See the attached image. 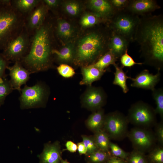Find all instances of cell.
<instances>
[{
	"label": "cell",
	"instance_id": "cell-12",
	"mask_svg": "<svg viewBox=\"0 0 163 163\" xmlns=\"http://www.w3.org/2000/svg\"><path fill=\"white\" fill-rule=\"evenodd\" d=\"M48 8L41 0L26 17L25 28L30 35L40 27L45 21Z\"/></svg>",
	"mask_w": 163,
	"mask_h": 163
},
{
	"label": "cell",
	"instance_id": "cell-25",
	"mask_svg": "<svg viewBox=\"0 0 163 163\" xmlns=\"http://www.w3.org/2000/svg\"><path fill=\"white\" fill-rule=\"evenodd\" d=\"M117 60V59L111 52L108 50L91 65L101 71L106 72L110 66L113 65Z\"/></svg>",
	"mask_w": 163,
	"mask_h": 163
},
{
	"label": "cell",
	"instance_id": "cell-16",
	"mask_svg": "<svg viewBox=\"0 0 163 163\" xmlns=\"http://www.w3.org/2000/svg\"><path fill=\"white\" fill-rule=\"evenodd\" d=\"M160 8L156 0H129L126 8L139 16L150 14Z\"/></svg>",
	"mask_w": 163,
	"mask_h": 163
},
{
	"label": "cell",
	"instance_id": "cell-41",
	"mask_svg": "<svg viewBox=\"0 0 163 163\" xmlns=\"http://www.w3.org/2000/svg\"><path fill=\"white\" fill-rule=\"evenodd\" d=\"M43 2L48 8L53 9L57 8L60 4V1L58 0H43Z\"/></svg>",
	"mask_w": 163,
	"mask_h": 163
},
{
	"label": "cell",
	"instance_id": "cell-3",
	"mask_svg": "<svg viewBox=\"0 0 163 163\" xmlns=\"http://www.w3.org/2000/svg\"><path fill=\"white\" fill-rule=\"evenodd\" d=\"M112 33L107 26L85 34L74 43L73 63L76 66H86L94 64L108 50Z\"/></svg>",
	"mask_w": 163,
	"mask_h": 163
},
{
	"label": "cell",
	"instance_id": "cell-27",
	"mask_svg": "<svg viewBox=\"0 0 163 163\" xmlns=\"http://www.w3.org/2000/svg\"><path fill=\"white\" fill-rule=\"evenodd\" d=\"M112 156L110 152L98 149L91 154L86 155V160L88 163H105Z\"/></svg>",
	"mask_w": 163,
	"mask_h": 163
},
{
	"label": "cell",
	"instance_id": "cell-13",
	"mask_svg": "<svg viewBox=\"0 0 163 163\" xmlns=\"http://www.w3.org/2000/svg\"><path fill=\"white\" fill-rule=\"evenodd\" d=\"M7 69L9 72V81L14 90H17L20 93L21 86L26 84L31 73L22 66L20 61L14 62L13 66H9Z\"/></svg>",
	"mask_w": 163,
	"mask_h": 163
},
{
	"label": "cell",
	"instance_id": "cell-21",
	"mask_svg": "<svg viewBox=\"0 0 163 163\" xmlns=\"http://www.w3.org/2000/svg\"><path fill=\"white\" fill-rule=\"evenodd\" d=\"M81 70L82 78L79 84L88 86L92 85L94 82L99 80L105 72L92 65L81 67Z\"/></svg>",
	"mask_w": 163,
	"mask_h": 163
},
{
	"label": "cell",
	"instance_id": "cell-15",
	"mask_svg": "<svg viewBox=\"0 0 163 163\" xmlns=\"http://www.w3.org/2000/svg\"><path fill=\"white\" fill-rule=\"evenodd\" d=\"M88 6L92 13L105 22L110 19L116 11L110 0H91L89 1Z\"/></svg>",
	"mask_w": 163,
	"mask_h": 163
},
{
	"label": "cell",
	"instance_id": "cell-1",
	"mask_svg": "<svg viewBox=\"0 0 163 163\" xmlns=\"http://www.w3.org/2000/svg\"><path fill=\"white\" fill-rule=\"evenodd\" d=\"M134 41L140 47L143 64L158 71L163 67V17L151 14L141 16Z\"/></svg>",
	"mask_w": 163,
	"mask_h": 163
},
{
	"label": "cell",
	"instance_id": "cell-24",
	"mask_svg": "<svg viewBox=\"0 0 163 163\" xmlns=\"http://www.w3.org/2000/svg\"><path fill=\"white\" fill-rule=\"evenodd\" d=\"M115 68V72L114 73V78L113 84L120 86L122 89L124 93H127L129 89L126 83L128 79H129L130 77L128 76L123 70V68L119 66L116 63L113 65Z\"/></svg>",
	"mask_w": 163,
	"mask_h": 163
},
{
	"label": "cell",
	"instance_id": "cell-30",
	"mask_svg": "<svg viewBox=\"0 0 163 163\" xmlns=\"http://www.w3.org/2000/svg\"><path fill=\"white\" fill-rule=\"evenodd\" d=\"M146 155L149 163H163V146L156 145Z\"/></svg>",
	"mask_w": 163,
	"mask_h": 163
},
{
	"label": "cell",
	"instance_id": "cell-34",
	"mask_svg": "<svg viewBox=\"0 0 163 163\" xmlns=\"http://www.w3.org/2000/svg\"><path fill=\"white\" fill-rule=\"evenodd\" d=\"M82 142L87 151L86 155H88L99 149L95 142L93 136H82Z\"/></svg>",
	"mask_w": 163,
	"mask_h": 163
},
{
	"label": "cell",
	"instance_id": "cell-18",
	"mask_svg": "<svg viewBox=\"0 0 163 163\" xmlns=\"http://www.w3.org/2000/svg\"><path fill=\"white\" fill-rule=\"evenodd\" d=\"M59 142L45 145L40 157L41 163H60L62 159Z\"/></svg>",
	"mask_w": 163,
	"mask_h": 163
},
{
	"label": "cell",
	"instance_id": "cell-40",
	"mask_svg": "<svg viewBox=\"0 0 163 163\" xmlns=\"http://www.w3.org/2000/svg\"><path fill=\"white\" fill-rule=\"evenodd\" d=\"M112 6L116 10L125 9L127 6L129 0H110Z\"/></svg>",
	"mask_w": 163,
	"mask_h": 163
},
{
	"label": "cell",
	"instance_id": "cell-29",
	"mask_svg": "<svg viewBox=\"0 0 163 163\" xmlns=\"http://www.w3.org/2000/svg\"><path fill=\"white\" fill-rule=\"evenodd\" d=\"M102 22H105L92 12L85 14L80 21L81 25L84 28L92 27Z\"/></svg>",
	"mask_w": 163,
	"mask_h": 163
},
{
	"label": "cell",
	"instance_id": "cell-9",
	"mask_svg": "<svg viewBox=\"0 0 163 163\" xmlns=\"http://www.w3.org/2000/svg\"><path fill=\"white\" fill-rule=\"evenodd\" d=\"M30 35L24 27L18 35L8 43L2 54L11 62L20 61L28 51Z\"/></svg>",
	"mask_w": 163,
	"mask_h": 163
},
{
	"label": "cell",
	"instance_id": "cell-6",
	"mask_svg": "<svg viewBox=\"0 0 163 163\" xmlns=\"http://www.w3.org/2000/svg\"><path fill=\"white\" fill-rule=\"evenodd\" d=\"M19 97L20 107L23 109L44 107L50 94L49 88L42 81H38L34 85H25L21 89Z\"/></svg>",
	"mask_w": 163,
	"mask_h": 163
},
{
	"label": "cell",
	"instance_id": "cell-2",
	"mask_svg": "<svg viewBox=\"0 0 163 163\" xmlns=\"http://www.w3.org/2000/svg\"><path fill=\"white\" fill-rule=\"evenodd\" d=\"M54 28L51 23L45 21L32 34L28 51L20 61L31 74L46 71L53 67Z\"/></svg>",
	"mask_w": 163,
	"mask_h": 163
},
{
	"label": "cell",
	"instance_id": "cell-43",
	"mask_svg": "<svg viewBox=\"0 0 163 163\" xmlns=\"http://www.w3.org/2000/svg\"><path fill=\"white\" fill-rule=\"evenodd\" d=\"M105 163H127L126 161L123 159L111 156Z\"/></svg>",
	"mask_w": 163,
	"mask_h": 163
},
{
	"label": "cell",
	"instance_id": "cell-28",
	"mask_svg": "<svg viewBox=\"0 0 163 163\" xmlns=\"http://www.w3.org/2000/svg\"><path fill=\"white\" fill-rule=\"evenodd\" d=\"M152 96L155 101L156 107L155 109L156 114L159 115L161 121L163 119V89L155 88L152 91Z\"/></svg>",
	"mask_w": 163,
	"mask_h": 163
},
{
	"label": "cell",
	"instance_id": "cell-17",
	"mask_svg": "<svg viewBox=\"0 0 163 163\" xmlns=\"http://www.w3.org/2000/svg\"><path fill=\"white\" fill-rule=\"evenodd\" d=\"M55 32L57 37L65 45L72 42L75 35V29L70 23L62 18L56 20Z\"/></svg>",
	"mask_w": 163,
	"mask_h": 163
},
{
	"label": "cell",
	"instance_id": "cell-20",
	"mask_svg": "<svg viewBox=\"0 0 163 163\" xmlns=\"http://www.w3.org/2000/svg\"><path fill=\"white\" fill-rule=\"evenodd\" d=\"M129 43L123 37L112 33L109 40L108 49L118 59L128 50Z\"/></svg>",
	"mask_w": 163,
	"mask_h": 163
},
{
	"label": "cell",
	"instance_id": "cell-37",
	"mask_svg": "<svg viewBox=\"0 0 163 163\" xmlns=\"http://www.w3.org/2000/svg\"><path fill=\"white\" fill-rule=\"evenodd\" d=\"M128 50L120 58L121 67H131L135 65H142L143 63L136 62L133 58L128 53Z\"/></svg>",
	"mask_w": 163,
	"mask_h": 163
},
{
	"label": "cell",
	"instance_id": "cell-5",
	"mask_svg": "<svg viewBox=\"0 0 163 163\" xmlns=\"http://www.w3.org/2000/svg\"><path fill=\"white\" fill-rule=\"evenodd\" d=\"M140 21L139 16L125 8L116 10L107 22V26L112 33L123 37L130 43L134 41Z\"/></svg>",
	"mask_w": 163,
	"mask_h": 163
},
{
	"label": "cell",
	"instance_id": "cell-46",
	"mask_svg": "<svg viewBox=\"0 0 163 163\" xmlns=\"http://www.w3.org/2000/svg\"><path fill=\"white\" fill-rule=\"evenodd\" d=\"M87 163H88V162H87Z\"/></svg>",
	"mask_w": 163,
	"mask_h": 163
},
{
	"label": "cell",
	"instance_id": "cell-11",
	"mask_svg": "<svg viewBox=\"0 0 163 163\" xmlns=\"http://www.w3.org/2000/svg\"><path fill=\"white\" fill-rule=\"evenodd\" d=\"M107 99L106 94L103 88L92 85L88 86L81 98L82 106L93 112L102 108Z\"/></svg>",
	"mask_w": 163,
	"mask_h": 163
},
{
	"label": "cell",
	"instance_id": "cell-38",
	"mask_svg": "<svg viewBox=\"0 0 163 163\" xmlns=\"http://www.w3.org/2000/svg\"><path fill=\"white\" fill-rule=\"evenodd\" d=\"M155 126V135L157 142L158 145L163 146V121L158 123Z\"/></svg>",
	"mask_w": 163,
	"mask_h": 163
},
{
	"label": "cell",
	"instance_id": "cell-22",
	"mask_svg": "<svg viewBox=\"0 0 163 163\" xmlns=\"http://www.w3.org/2000/svg\"><path fill=\"white\" fill-rule=\"evenodd\" d=\"M105 115L102 108L94 111L86 120L87 126L94 133L102 129Z\"/></svg>",
	"mask_w": 163,
	"mask_h": 163
},
{
	"label": "cell",
	"instance_id": "cell-35",
	"mask_svg": "<svg viewBox=\"0 0 163 163\" xmlns=\"http://www.w3.org/2000/svg\"><path fill=\"white\" fill-rule=\"evenodd\" d=\"M109 149L113 156L120 158L125 160L128 158L129 153L125 152L117 145L110 142Z\"/></svg>",
	"mask_w": 163,
	"mask_h": 163
},
{
	"label": "cell",
	"instance_id": "cell-31",
	"mask_svg": "<svg viewBox=\"0 0 163 163\" xmlns=\"http://www.w3.org/2000/svg\"><path fill=\"white\" fill-rule=\"evenodd\" d=\"M63 7L65 12L69 15L75 17L80 13L82 6L80 3L75 1H69L64 2Z\"/></svg>",
	"mask_w": 163,
	"mask_h": 163
},
{
	"label": "cell",
	"instance_id": "cell-32",
	"mask_svg": "<svg viewBox=\"0 0 163 163\" xmlns=\"http://www.w3.org/2000/svg\"><path fill=\"white\" fill-rule=\"evenodd\" d=\"M14 90L9 80L4 78L0 79V106L6 97Z\"/></svg>",
	"mask_w": 163,
	"mask_h": 163
},
{
	"label": "cell",
	"instance_id": "cell-19",
	"mask_svg": "<svg viewBox=\"0 0 163 163\" xmlns=\"http://www.w3.org/2000/svg\"><path fill=\"white\" fill-rule=\"evenodd\" d=\"M53 61L59 64L73 63L74 56V43L71 42L65 45L59 49L52 50Z\"/></svg>",
	"mask_w": 163,
	"mask_h": 163
},
{
	"label": "cell",
	"instance_id": "cell-26",
	"mask_svg": "<svg viewBox=\"0 0 163 163\" xmlns=\"http://www.w3.org/2000/svg\"><path fill=\"white\" fill-rule=\"evenodd\" d=\"M96 144L99 149L109 152L110 137L103 129L94 133L93 136Z\"/></svg>",
	"mask_w": 163,
	"mask_h": 163
},
{
	"label": "cell",
	"instance_id": "cell-23",
	"mask_svg": "<svg viewBox=\"0 0 163 163\" xmlns=\"http://www.w3.org/2000/svg\"><path fill=\"white\" fill-rule=\"evenodd\" d=\"M40 0H12L11 5L18 11L25 16L41 2Z\"/></svg>",
	"mask_w": 163,
	"mask_h": 163
},
{
	"label": "cell",
	"instance_id": "cell-36",
	"mask_svg": "<svg viewBox=\"0 0 163 163\" xmlns=\"http://www.w3.org/2000/svg\"><path fill=\"white\" fill-rule=\"evenodd\" d=\"M59 74L62 77L68 78L72 77L75 74L74 69L66 64H60L56 68Z\"/></svg>",
	"mask_w": 163,
	"mask_h": 163
},
{
	"label": "cell",
	"instance_id": "cell-45",
	"mask_svg": "<svg viewBox=\"0 0 163 163\" xmlns=\"http://www.w3.org/2000/svg\"><path fill=\"white\" fill-rule=\"evenodd\" d=\"M60 163H70L67 161L66 160H64L62 159V160Z\"/></svg>",
	"mask_w": 163,
	"mask_h": 163
},
{
	"label": "cell",
	"instance_id": "cell-42",
	"mask_svg": "<svg viewBox=\"0 0 163 163\" xmlns=\"http://www.w3.org/2000/svg\"><path fill=\"white\" fill-rule=\"evenodd\" d=\"M66 149L71 152H75L77 150V145L71 141H67L65 145Z\"/></svg>",
	"mask_w": 163,
	"mask_h": 163
},
{
	"label": "cell",
	"instance_id": "cell-44",
	"mask_svg": "<svg viewBox=\"0 0 163 163\" xmlns=\"http://www.w3.org/2000/svg\"><path fill=\"white\" fill-rule=\"evenodd\" d=\"M77 150L80 155H86L87 152L86 148L83 142H81L78 143Z\"/></svg>",
	"mask_w": 163,
	"mask_h": 163
},
{
	"label": "cell",
	"instance_id": "cell-4",
	"mask_svg": "<svg viewBox=\"0 0 163 163\" xmlns=\"http://www.w3.org/2000/svg\"><path fill=\"white\" fill-rule=\"evenodd\" d=\"M25 17L11 5V0H0V51L25 27Z\"/></svg>",
	"mask_w": 163,
	"mask_h": 163
},
{
	"label": "cell",
	"instance_id": "cell-7",
	"mask_svg": "<svg viewBox=\"0 0 163 163\" xmlns=\"http://www.w3.org/2000/svg\"><path fill=\"white\" fill-rule=\"evenodd\" d=\"M156 114L152 106L139 101L131 105L126 116L129 123L135 127L150 128L157 123Z\"/></svg>",
	"mask_w": 163,
	"mask_h": 163
},
{
	"label": "cell",
	"instance_id": "cell-14",
	"mask_svg": "<svg viewBox=\"0 0 163 163\" xmlns=\"http://www.w3.org/2000/svg\"><path fill=\"white\" fill-rule=\"evenodd\" d=\"M161 73L158 70L155 75L151 73L147 69H144L138 74L135 78L130 77L132 82L131 86L153 91L160 80Z\"/></svg>",
	"mask_w": 163,
	"mask_h": 163
},
{
	"label": "cell",
	"instance_id": "cell-33",
	"mask_svg": "<svg viewBox=\"0 0 163 163\" xmlns=\"http://www.w3.org/2000/svg\"><path fill=\"white\" fill-rule=\"evenodd\" d=\"M126 161L127 163H149L145 154L134 149Z\"/></svg>",
	"mask_w": 163,
	"mask_h": 163
},
{
	"label": "cell",
	"instance_id": "cell-10",
	"mask_svg": "<svg viewBox=\"0 0 163 163\" xmlns=\"http://www.w3.org/2000/svg\"><path fill=\"white\" fill-rule=\"evenodd\" d=\"M127 136L134 149L145 154L156 145L154 133L149 128L135 127L129 131Z\"/></svg>",
	"mask_w": 163,
	"mask_h": 163
},
{
	"label": "cell",
	"instance_id": "cell-39",
	"mask_svg": "<svg viewBox=\"0 0 163 163\" xmlns=\"http://www.w3.org/2000/svg\"><path fill=\"white\" fill-rule=\"evenodd\" d=\"M11 62L0 53V79L5 78V71Z\"/></svg>",
	"mask_w": 163,
	"mask_h": 163
},
{
	"label": "cell",
	"instance_id": "cell-8",
	"mask_svg": "<svg viewBox=\"0 0 163 163\" xmlns=\"http://www.w3.org/2000/svg\"><path fill=\"white\" fill-rule=\"evenodd\" d=\"M129 123L126 116L115 111L105 115L102 129L107 133L110 139L121 140L127 136Z\"/></svg>",
	"mask_w": 163,
	"mask_h": 163
}]
</instances>
